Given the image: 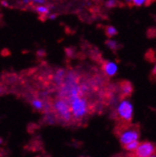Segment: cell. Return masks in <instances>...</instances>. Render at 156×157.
I'll return each instance as SVG.
<instances>
[{"instance_id":"cell-1","label":"cell","mask_w":156,"mask_h":157,"mask_svg":"<svg viewBox=\"0 0 156 157\" xmlns=\"http://www.w3.org/2000/svg\"><path fill=\"white\" fill-rule=\"evenodd\" d=\"M71 108L73 120L82 121L89 113V104L84 96H76L67 99Z\"/></svg>"},{"instance_id":"cell-2","label":"cell","mask_w":156,"mask_h":157,"mask_svg":"<svg viewBox=\"0 0 156 157\" xmlns=\"http://www.w3.org/2000/svg\"><path fill=\"white\" fill-rule=\"evenodd\" d=\"M53 109L56 115L59 117V119L61 120L64 123H69L73 120V116L71 112V108H70V105L67 99L59 97L54 101Z\"/></svg>"},{"instance_id":"cell-3","label":"cell","mask_w":156,"mask_h":157,"mask_svg":"<svg viewBox=\"0 0 156 157\" xmlns=\"http://www.w3.org/2000/svg\"><path fill=\"white\" fill-rule=\"evenodd\" d=\"M116 114L120 120L130 123L134 115V107L128 99H124L116 107Z\"/></svg>"},{"instance_id":"cell-4","label":"cell","mask_w":156,"mask_h":157,"mask_svg":"<svg viewBox=\"0 0 156 157\" xmlns=\"http://www.w3.org/2000/svg\"><path fill=\"white\" fill-rule=\"evenodd\" d=\"M139 139H140V132L138 129L133 128L124 129L119 134V142L123 147L128 145L129 143L139 141Z\"/></svg>"},{"instance_id":"cell-5","label":"cell","mask_w":156,"mask_h":157,"mask_svg":"<svg viewBox=\"0 0 156 157\" xmlns=\"http://www.w3.org/2000/svg\"><path fill=\"white\" fill-rule=\"evenodd\" d=\"M134 153L136 157H150L156 153V146L149 141L140 142Z\"/></svg>"},{"instance_id":"cell-6","label":"cell","mask_w":156,"mask_h":157,"mask_svg":"<svg viewBox=\"0 0 156 157\" xmlns=\"http://www.w3.org/2000/svg\"><path fill=\"white\" fill-rule=\"evenodd\" d=\"M103 71L107 77H114L118 72L119 67L118 64L113 60H105L103 63Z\"/></svg>"},{"instance_id":"cell-7","label":"cell","mask_w":156,"mask_h":157,"mask_svg":"<svg viewBox=\"0 0 156 157\" xmlns=\"http://www.w3.org/2000/svg\"><path fill=\"white\" fill-rule=\"evenodd\" d=\"M65 77H66V71H65V69L59 68L53 75V82L55 84H57L58 86H60L62 83H63Z\"/></svg>"},{"instance_id":"cell-8","label":"cell","mask_w":156,"mask_h":157,"mask_svg":"<svg viewBox=\"0 0 156 157\" xmlns=\"http://www.w3.org/2000/svg\"><path fill=\"white\" fill-rule=\"evenodd\" d=\"M54 6L52 5H37L35 7V11L40 15V17H48L50 14L51 8Z\"/></svg>"},{"instance_id":"cell-9","label":"cell","mask_w":156,"mask_h":157,"mask_svg":"<svg viewBox=\"0 0 156 157\" xmlns=\"http://www.w3.org/2000/svg\"><path fill=\"white\" fill-rule=\"evenodd\" d=\"M31 105L36 111H44L45 103L44 101L40 98H34L31 101Z\"/></svg>"},{"instance_id":"cell-10","label":"cell","mask_w":156,"mask_h":157,"mask_svg":"<svg viewBox=\"0 0 156 157\" xmlns=\"http://www.w3.org/2000/svg\"><path fill=\"white\" fill-rule=\"evenodd\" d=\"M105 45L108 49H110L111 51L113 52H116V51H118L120 49V43L117 41V40H114V39H111V38H109L107 39V40L105 41Z\"/></svg>"},{"instance_id":"cell-11","label":"cell","mask_w":156,"mask_h":157,"mask_svg":"<svg viewBox=\"0 0 156 157\" xmlns=\"http://www.w3.org/2000/svg\"><path fill=\"white\" fill-rule=\"evenodd\" d=\"M105 33L108 38H112L118 35V30H117L116 27H114L112 25H107L105 28Z\"/></svg>"},{"instance_id":"cell-12","label":"cell","mask_w":156,"mask_h":157,"mask_svg":"<svg viewBox=\"0 0 156 157\" xmlns=\"http://www.w3.org/2000/svg\"><path fill=\"white\" fill-rule=\"evenodd\" d=\"M122 91H123V94L126 96H130L132 91H133V87H132V85L130 82H124L122 85Z\"/></svg>"},{"instance_id":"cell-13","label":"cell","mask_w":156,"mask_h":157,"mask_svg":"<svg viewBox=\"0 0 156 157\" xmlns=\"http://www.w3.org/2000/svg\"><path fill=\"white\" fill-rule=\"evenodd\" d=\"M139 144H140V141H136V142H132V143H129L127 146H124V148L128 152H135Z\"/></svg>"},{"instance_id":"cell-14","label":"cell","mask_w":156,"mask_h":157,"mask_svg":"<svg viewBox=\"0 0 156 157\" xmlns=\"http://www.w3.org/2000/svg\"><path fill=\"white\" fill-rule=\"evenodd\" d=\"M119 5L118 0H106L105 6L107 8V9H113V8L117 7Z\"/></svg>"},{"instance_id":"cell-15","label":"cell","mask_w":156,"mask_h":157,"mask_svg":"<svg viewBox=\"0 0 156 157\" xmlns=\"http://www.w3.org/2000/svg\"><path fill=\"white\" fill-rule=\"evenodd\" d=\"M150 0H132V5L135 7H143L145 5H147Z\"/></svg>"},{"instance_id":"cell-16","label":"cell","mask_w":156,"mask_h":157,"mask_svg":"<svg viewBox=\"0 0 156 157\" xmlns=\"http://www.w3.org/2000/svg\"><path fill=\"white\" fill-rule=\"evenodd\" d=\"M36 56L38 58H44L46 56V51H45V49H43V48L37 49V51H36Z\"/></svg>"},{"instance_id":"cell-17","label":"cell","mask_w":156,"mask_h":157,"mask_svg":"<svg viewBox=\"0 0 156 157\" xmlns=\"http://www.w3.org/2000/svg\"><path fill=\"white\" fill-rule=\"evenodd\" d=\"M31 4H35V5H45V3L47 2V0H30Z\"/></svg>"},{"instance_id":"cell-18","label":"cell","mask_w":156,"mask_h":157,"mask_svg":"<svg viewBox=\"0 0 156 157\" xmlns=\"http://www.w3.org/2000/svg\"><path fill=\"white\" fill-rule=\"evenodd\" d=\"M57 17H58V14L57 13H50L48 17H47V18L50 19V20H55V19H57Z\"/></svg>"},{"instance_id":"cell-19","label":"cell","mask_w":156,"mask_h":157,"mask_svg":"<svg viewBox=\"0 0 156 157\" xmlns=\"http://www.w3.org/2000/svg\"><path fill=\"white\" fill-rule=\"evenodd\" d=\"M0 3H1V6L2 7H6V8H8L10 5H9V3H8L6 0H1V1H0Z\"/></svg>"},{"instance_id":"cell-20","label":"cell","mask_w":156,"mask_h":157,"mask_svg":"<svg viewBox=\"0 0 156 157\" xmlns=\"http://www.w3.org/2000/svg\"><path fill=\"white\" fill-rule=\"evenodd\" d=\"M22 4H23V5L28 6V5H30V4H31V1H30V0H22Z\"/></svg>"},{"instance_id":"cell-21","label":"cell","mask_w":156,"mask_h":157,"mask_svg":"<svg viewBox=\"0 0 156 157\" xmlns=\"http://www.w3.org/2000/svg\"><path fill=\"white\" fill-rule=\"evenodd\" d=\"M3 93H4V88H3V86L0 84V95H2Z\"/></svg>"},{"instance_id":"cell-22","label":"cell","mask_w":156,"mask_h":157,"mask_svg":"<svg viewBox=\"0 0 156 157\" xmlns=\"http://www.w3.org/2000/svg\"><path fill=\"white\" fill-rule=\"evenodd\" d=\"M152 74H153L154 76H156V64H155L154 67L152 68Z\"/></svg>"},{"instance_id":"cell-23","label":"cell","mask_w":156,"mask_h":157,"mask_svg":"<svg viewBox=\"0 0 156 157\" xmlns=\"http://www.w3.org/2000/svg\"><path fill=\"white\" fill-rule=\"evenodd\" d=\"M127 4H132V0H124Z\"/></svg>"},{"instance_id":"cell-24","label":"cell","mask_w":156,"mask_h":157,"mask_svg":"<svg viewBox=\"0 0 156 157\" xmlns=\"http://www.w3.org/2000/svg\"><path fill=\"white\" fill-rule=\"evenodd\" d=\"M3 143V140H2V138H0V145H1Z\"/></svg>"},{"instance_id":"cell-25","label":"cell","mask_w":156,"mask_h":157,"mask_svg":"<svg viewBox=\"0 0 156 157\" xmlns=\"http://www.w3.org/2000/svg\"><path fill=\"white\" fill-rule=\"evenodd\" d=\"M150 157H156V153H154V154H153L152 156H150Z\"/></svg>"}]
</instances>
